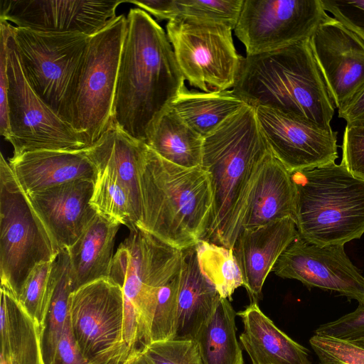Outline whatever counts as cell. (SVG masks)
Returning a JSON list of instances; mask_svg holds the SVG:
<instances>
[{
	"label": "cell",
	"instance_id": "1",
	"mask_svg": "<svg viewBox=\"0 0 364 364\" xmlns=\"http://www.w3.org/2000/svg\"><path fill=\"white\" fill-rule=\"evenodd\" d=\"M164 29L139 8L127 16L112 124L146 144L156 122L186 88Z\"/></svg>",
	"mask_w": 364,
	"mask_h": 364
},
{
	"label": "cell",
	"instance_id": "2",
	"mask_svg": "<svg viewBox=\"0 0 364 364\" xmlns=\"http://www.w3.org/2000/svg\"><path fill=\"white\" fill-rule=\"evenodd\" d=\"M269 151L255 108L248 105L203 138L201 167L209 175L213 196L204 240L233 249L250 188Z\"/></svg>",
	"mask_w": 364,
	"mask_h": 364
},
{
	"label": "cell",
	"instance_id": "3",
	"mask_svg": "<svg viewBox=\"0 0 364 364\" xmlns=\"http://www.w3.org/2000/svg\"><path fill=\"white\" fill-rule=\"evenodd\" d=\"M309 39L243 57L232 90L252 107L270 108L331 131L335 104Z\"/></svg>",
	"mask_w": 364,
	"mask_h": 364
},
{
	"label": "cell",
	"instance_id": "4",
	"mask_svg": "<svg viewBox=\"0 0 364 364\" xmlns=\"http://www.w3.org/2000/svg\"><path fill=\"white\" fill-rule=\"evenodd\" d=\"M141 218L137 227L183 250L205 240L213 196L209 175L164 159L149 147L141 164Z\"/></svg>",
	"mask_w": 364,
	"mask_h": 364
},
{
	"label": "cell",
	"instance_id": "5",
	"mask_svg": "<svg viewBox=\"0 0 364 364\" xmlns=\"http://www.w3.org/2000/svg\"><path fill=\"white\" fill-rule=\"evenodd\" d=\"M299 236L318 245H344L364 234V179L341 163L291 173Z\"/></svg>",
	"mask_w": 364,
	"mask_h": 364
},
{
	"label": "cell",
	"instance_id": "6",
	"mask_svg": "<svg viewBox=\"0 0 364 364\" xmlns=\"http://www.w3.org/2000/svg\"><path fill=\"white\" fill-rule=\"evenodd\" d=\"M11 38L32 90L60 119L72 126L73 93L90 36L12 26Z\"/></svg>",
	"mask_w": 364,
	"mask_h": 364
},
{
	"label": "cell",
	"instance_id": "7",
	"mask_svg": "<svg viewBox=\"0 0 364 364\" xmlns=\"http://www.w3.org/2000/svg\"><path fill=\"white\" fill-rule=\"evenodd\" d=\"M59 250L17 181L0 156L1 286L17 299L33 268L53 261Z\"/></svg>",
	"mask_w": 364,
	"mask_h": 364
},
{
	"label": "cell",
	"instance_id": "8",
	"mask_svg": "<svg viewBox=\"0 0 364 364\" xmlns=\"http://www.w3.org/2000/svg\"><path fill=\"white\" fill-rule=\"evenodd\" d=\"M126 29L122 14L89 38L74 90L72 122L89 147L112 122Z\"/></svg>",
	"mask_w": 364,
	"mask_h": 364
},
{
	"label": "cell",
	"instance_id": "9",
	"mask_svg": "<svg viewBox=\"0 0 364 364\" xmlns=\"http://www.w3.org/2000/svg\"><path fill=\"white\" fill-rule=\"evenodd\" d=\"M232 31L224 24L182 17L168 22V38L190 85L204 92L232 89L243 58L235 48Z\"/></svg>",
	"mask_w": 364,
	"mask_h": 364
},
{
	"label": "cell",
	"instance_id": "10",
	"mask_svg": "<svg viewBox=\"0 0 364 364\" xmlns=\"http://www.w3.org/2000/svg\"><path fill=\"white\" fill-rule=\"evenodd\" d=\"M182 250L139 228L114 253L109 277L136 311L148 343L159 289L180 269Z\"/></svg>",
	"mask_w": 364,
	"mask_h": 364
},
{
	"label": "cell",
	"instance_id": "11",
	"mask_svg": "<svg viewBox=\"0 0 364 364\" xmlns=\"http://www.w3.org/2000/svg\"><path fill=\"white\" fill-rule=\"evenodd\" d=\"M124 296L110 278L73 291L69 316L73 336L91 364H124L131 350L123 336Z\"/></svg>",
	"mask_w": 364,
	"mask_h": 364
},
{
	"label": "cell",
	"instance_id": "12",
	"mask_svg": "<svg viewBox=\"0 0 364 364\" xmlns=\"http://www.w3.org/2000/svg\"><path fill=\"white\" fill-rule=\"evenodd\" d=\"M8 51L9 136L6 141L13 146V156L38 150L88 148L82 136L32 90L24 76L11 36Z\"/></svg>",
	"mask_w": 364,
	"mask_h": 364
},
{
	"label": "cell",
	"instance_id": "13",
	"mask_svg": "<svg viewBox=\"0 0 364 364\" xmlns=\"http://www.w3.org/2000/svg\"><path fill=\"white\" fill-rule=\"evenodd\" d=\"M329 16L321 0H244L234 32L255 55L309 39Z\"/></svg>",
	"mask_w": 364,
	"mask_h": 364
},
{
	"label": "cell",
	"instance_id": "14",
	"mask_svg": "<svg viewBox=\"0 0 364 364\" xmlns=\"http://www.w3.org/2000/svg\"><path fill=\"white\" fill-rule=\"evenodd\" d=\"M273 271L278 277L296 279L308 288L333 291L358 303L364 301V277L346 255L344 245H318L298 235Z\"/></svg>",
	"mask_w": 364,
	"mask_h": 364
},
{
	"label": "cell",
	"instance_id": "15",
	"mask_svg": "<svg viewBox=\"0 0 364 364\" xmlns=\"http://www.w3.org/2000/svg\"><path fill=\"white\" fill-rule=\"evenodd\" d=\"M127 0H0V20L17 27L49 33H78L91 36L117 16Z\"/></svg>",
	"mask_w": 364,
	"mask_h": 364
},
{
	"label": "cell",
	"instance_id": "16",
	"mask_svg": "<svg viewBox=\"0 0 364 364\" xmlns=\"http://www.w3.org/2000/svg\"><path fill=\"white\" fill-rule=\"evenodd\" d=\"M263 135L273 154L290 172L335 162L337 132L292 119L265 107H255Z\"/></svg>",
	"mask_w": 364,
	"mask_h": 364
},
{
	"label": "cell",
	"instance_id": "17",
	"mask_svg": "<svg viewBox=\"0 0 364 364\" xmlns=\"http://www.w3.org/2000/svg\"><path fill=\"white\" fill-rule=\"evenodd\" d=\"M309 41L338 109L364 85V42L331 16L318 26Z\"/></svg>",
	"mask_w": 364,
	"mask_h": 364
},
{
	"label": "cell",
	"instance_id": "18",
	"mask_svg": "<svg viewBox=\"0 0 364 364\" xmlns=\"http://www.w3.org/2000/svg\"><path fill=\"white\" fill-rule=\"evenodd\" d=\"M94 183L77 180L28 195L59 250L72 246L97 215Z\"/></svg>",
	"mask_w": 364,
	"mask_h": 364
},
{
	"label": "cell",
	"instance_id": "19",
	"mask_svg": "<svg viewBox=\"0 0 364 364\" xmlns=\"http://www.w3.org/2000/svg\"><path fill=\"white\" fill-rule=\"evenodd\" d=\"M297 236L296 226L292 218L242 230L232 250L250 303H257L261 299L267 277Z\"/></svg>",
	"mask_w": 364,
	"mask_h": 364
},
{
	"label": "cell",
	"instance_id": "20",
	"mask_svg": "<svg viewBox=\"0 0 364 364\" xmlns=\"http://www.w3.org/2000/svg\"><path fill=\"white\" fill-rule=\"evenodd\" d=\"M86 149L27 151L9 164L27 195L77 180L95 183L98 171Z\"/></svg>",
	"mask_w": 364,
	"mask_h": 364
},
{
	"label": "cell",
	"instance_id": "21",
	"mask_svg": "<svg viewBox=\"0 0 364 364\" xmlns=\"http://www.w3.org/2000/svg\"><path fill=\"white\" fill-rule=\"evenodd\" d=\"M295 213L296 193L291 173L270 150L250 188L242 229L285 218L294 220Z\"/></svg>",
	"mask_w": 364,
	"mask_h": 364
},
{
	"label": "cell",
	"instance_id": "22",
	"mask_svg": "<svg viewBox=\"0 0 364 364\" xmlns=\"http://www.w3.org/2000/svg\"><path fill=\"white\" fill-rule=\"evenodd\" d=\"M237 315L244 325L240 341L252 364H311L308 350L277 328L257 303Z\"/></svg>",
	"mask_w": 364,
	"mask_h": 364
},
{
	"label": "cell",
	"instance_id": "23",
	"mask_svg": "<svg viewBox=\"0 0 364 364\" xmlns=\"http://www.w3.org/2000/svg\"><path fill=\"white\" fill-rule=\"evenodd\" d=\"M148 148L146 143L131 137L111 123L100 139L86 149L97 171L106 169L112 172L126 188L137 224L141 210L139 172Z\"/></svg>",
	"mask_w": 364,
	"mask_h": 364
},
{
	"label": "cell",
	"instance_id": "24",
	"mask_svg": "<svg viewBox=\"0 0 364 364\" xmlns=\"http://www.w3.org/2000/svg\"><path fill=\"white\" fill-rule=\"evenodd\" d=\"M175 338L194 340L220 297L198 264L196 245L182 250Z\"/></svg>",
	"mask_w": 364,
	"mask_h": 364
},
{
	"label": "cell",
	"instance_id": "25",
	"mask_svg": "<svg viewBox=\"0 0 364 364\" xmlns=\"http://www.w3.org/2000/svg\"><path fill=\"white\" fill-rule=\"evenodd\" d=\"M120 224L97 214L75 242L67 249L73 291L109 278L116 235Z\"/></svg>",
	"mask_w": 364,
	"mask_h": 364
},
{
	"label": "cell",
	"instance_id": "26",
	"mask_svg": "<svg viewBox=\"0 0 364 364\" xmlns=\"http://www.w3.org/2000/svg\"><path fill=\"white\" fill-rule=\"evenodd\" d=\"M1 364H45L41 331L18 299L1 286Z\"/></svg>",
	"mask_w": 364,
	"mask_h": 364
},
{
	"label": "cell",
	"instance_id": "27",
	"mask_svg": "<svg viewBox=\"0 0 364 364\" xmlns=\"http://www.w3.org/2000/svg\"><path fill=\"white\" fill-rule=\"evenodd\" d=\"M236 315L230 300L220 297L194 338L201 364H244L237 339Z\"/></svg>",
	"mask_w": 364,
	"mask_h": 364
},
{
	"label": "cell",
	"instance_id": "28",
	"mask_svg": "<svg viewBox=\"0 0 364 364\" xmlns=\"http://www.w3.org/2000/svg\"><path fill=\"white\" fill-rule=\"evenodd\" d=\"M246 105L232 90L204 92L190 91L186 87L171 107L204 138Z\"/></svg>",
	"mask_w": 364,
	"mask_h": 364
},
{
	"label": "cell",
	"instance_id": "29",
	"mask_svg": "<svg viewBox=\"0 0 364 364\" xmlns=\"http://www.w3.org/2000/svg\"><path fill=\"white\" fill-rule=\"evenodd\" d=\"M146 144L174 164L189 168L201 167L203 137L171 107L156 122Z\"/></svg>",
	"mask_w": 364,
	"mask_h": 364
},
{
	"label": "cell",
	"instance_id": "30",
	"mask_svg": "<svg viewBox=\"0 0 364 364\" xmlns=\"http://www.w3.org/2000/svg\"><path fill=\"white\" fill-rule=\"evenodd\" d=\"M51 277L53 289L41 334L45 364H50L69 315L72 290L70 268L66 250H59L53 262Z\"/></svg>",
	"mask_w": 364,
	"mask_h": 364
},
{
	"label": "cell",
	"instance_id": "31",
	"mask_svg": "<svg viewBox=\"0 0 364 364\" xmlns=\"http://www.w3.org/2000/svg\"><path fill=\"white\" fill-rule=\"evenodd\" d=\"M200 270L222 298L231 300L238 287L244 285L233 250L204 240L196 245Z\"/></svg>",
	"mask_w": 364,
	"mask_h": 364
},
{
	"label": "cell",
	"instance_id": "32",
	"mask_svg": "<svg viewBox=\"0 0 364 364\" xmlns=\"http://www.w3.org/2000/svg\"><path fill=\"white\" fill-rule=\"evenodd\" d=\"M90 205L97 214L126 225L129 230L137 228V218L129 193L108 170L98 171Z\"/></svg>",
	"mask_w": 364,
	"mask_h": 364
},
{
	"label": "cell",
	"instance_id": "33",
	"mask_svg": "<svg viewBox=\"0 0 364 364\" xmlns=\"http://www.w3.org/2000/svg\"><path fill=\"white\" fill-rule=\"evenodd\" d=\"M53 262H43L33 268L18 297L24 309L39 325L41 334L53 289L51 277Z\"/></svg>",
	"mask_w": 364,
	"mask_h": 364
},
{
	"label": "cell",
	"instance_id": "34",
	"mask_svg": "<svg viewBox=\"0 0 364 364\" xmlns=\"http://www.w3.org/2000/svg\"><path fill=\"white\" fill-rule=\"evenodd\" d=\"M244 0H176L179 16L191 20L221 23L234 31Z\"/></svg>",
	"mask_w": 364,
	"mask_h": 364
},
{
	"label": "cell",
	"instance_id": "35",
	"mask_svg": "<svg viewBox=\"0 0 364 364\" xmlns=\"http://www.w3.org/2000/svg\"><path fill=\"white\" fill-rule=\"evenodd\" d=\"M178 274L179 271L158 291L151 325L150 343L171 340L176 337Z\"/></svg>",
	"mask_w": 364,
	"mask_h": 364
},
{
	"label": "cell",
	"instance_id": "36",
	"mask_svg": "<svg viewBox=\"0 0 364 364\" xmlns=\"http://www.w3.org/2000/svg\"><path fill=\"white\" fill-rule=\"evenodd\" d=\"M141 353L149 364H201L198 346L193 339L152 342Z\"/></svg>",
	"mask_w": 364,
	"mask_h": 364
},
{
	"label": "cell",
	"instance_id": "37",
	"mask_svg": "<svg viewBox=\"0 0 364 364\" xmlns=\"http://www.w3.org/2000/svg\"><path fill=\"white\" fill-rule=\"evenodd\" d=\"M309 343L321 364H364V340L348 341L314 334Z\"/></svg>",
	"mask_w": 364,
	"mask_h": 364
},
{
	"label": "cell",
	"instance_id": "38",
	"mask_svg": "<svg viewBox=\"0 0 364 364\" xmlns=\"http://www.w3.org/2000/svg\"><path fill=\"white\" fill-rule=\"evenodd\" d=\"M315 334L348 341L364 340V301L353 311L321 325Z\"/></svg>",
	"mask_w": 364,
	"mask_h": 364
},
{
	"label": "cell",
	"instance_id": "39",
	"mask_svg": "<svg viewBox=\"0 0 364 364\" xmlns=\"http://www.w3.org/2000/svg\"><path fill=\"white\" fill-rule=\"evenodd\" d=\"M341 164L354 176L364 179V125L346 124Z\"/></svg>",
	"mask_w": 364,
	"mask_h": 364
},
{
	"label": "cell",
	"instance_id": "40",
	"mask_svg": "<svg viewBox=\"0 0 364 364\" xmlns=\"http://www.w3.org/2000/svg\"><path fill=\"white\" fill-rule=\"evenodd\" d=\"M323 9L364 42V0H321Z\"/></svg>",
	"mask_w": 364,
	"mask_h": 364
},
{
	"label": "cell",
	"instance_id": "41",
	"mask_svg": "<svg viewBox=\"0 0 364 364\" xmlns=\"http://www.w3.org/2000/svg\"><path fill=\"white\" fill-rule=\"evenodd\" d=\"M11 34L12 25L0 20V133L5 140L9 136L8 41Z\"/></svg>",
	"mask_w": 364,
	"mask_h": 364
},
{
	"label": "cell",
	"instance_id": "42",
	"mask_svg": "<svg viewBox=\"0 0 364 364\" xmlns=\"http://www.w3.org/2000/svg\"><path fill=\"white\" fill-rule=\"evenodd\" d=\"M50 364H91L76 343L69 315Z\"/></svg>",
	"mask_w": 364,
	"mask_h": 364
},
{
	"label": "cell",
	"instance_id": "43",
	"mask_svg": "<svg viewBox=\"0 0 364 364\" xmlns=\"http://www.w3.org/2000/svg\"><path fill=\"white\" fill-rule=\"evenodd\" d=\"M127 2L137 6L157 20H173L179 16L176 0H127Z\"/></svg>",
	"mask_w": 364,
	"mask_h": 364
},
{
	"label": "cell",
	"instance_id": "44",
	"mask_svg": "<svg viewBox=\"0 0 364 364\" xmlns=\"http://www.w3.org/2000/svg\"><path fill=\"white\" fill-rule=\"evenodd\" d=\"M338 109V117L345 119L346 124L364 125V85Z\"/></svg>",
	"mask_w": 364,
	"mask_h": 364
},
{
	"label": "cell",
	"instance_id": "45",
	"mask_svg": "<svg viewBox=\"0 0 364 364\" xmlns=\"http://www.w3.org/2000/svg\"><path fill=\"white\" fill-rule=\"evenodd\" d=\"M124 364H149L144 357L141 350L132 352Z\"/></svg>",
	"mask_w": 364,
	"mask_h": 364
},
{
	"label": "cell",
	"instance_id": "46",
	"mask_svg": "<svg viewBox=\"0 0 364 364\" xmlns=\"http://www.w3.org/2000/svg\"><path fill=\"white\" fill-rule=\"evenodd\" d=\"M1 364V363H0Z\"/></svg>",
	"mask_w": 364,
	"mask_h": 364
}]
</instances>
